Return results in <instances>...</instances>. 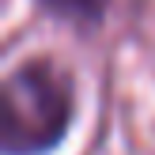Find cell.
<instances>
[{"label":"cell","mask_w":155,"mask_h":155,"mask_svg":"<svg viewBox=\"0 0 155 155\" xmlns=\"http://www.w3.org/2000/svg\"><path fill=\"white\" fill-rule=\"evenodd\" d=\"M76 117L72 76L49 57H27L0 83V151L45 155L68 136Z\"/></svg>","instance_id":"obj_1"},{"label":"cell","mask_w":155,"mask_h":155,"mask_svg":"<svg viewBox=\"0 0 155 155\" xmlns=\"http://www.w3.org/2000/svg\"><path fill=\"white\" fill-rule=\"evenodd\" d=\"M45 15H53L57 23H68L76 30H98L110 12V0H34Z\"/></svg>","instance_id":"obj_2"}]
</instances>
